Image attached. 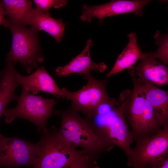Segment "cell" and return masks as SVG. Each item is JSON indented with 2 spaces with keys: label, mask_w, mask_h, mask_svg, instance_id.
Here are the masks:
<instances>
[{
  "label": "cell",
  "mask_w": 168,
  "mask_h": 168,
  "mask_svg": "<svg viewBox=\"0 0 168 168\" xmlns=\"http://www.w3.org/2000/svg\"><path fill=\"white\" fill-rule=\"evenodd\" d=\"M128 70L133 88L132 90L127 89L122 92L118 101L131 127L134 140L137 141L154 134L162 128L145 97L140 82L135 76L134 67Z\"/></svg>",
  "instance_id": "cell-1"
},
{
  "label": "cell",
  "mask_w": 168,
  "mask_h": 168,
  "mask_svg": "<svg viewBox=\"0 0 168 168\" xmlns=\"http://www.w3.org/2000/svg\"><path fill=\"white\" fill-rule=\"evenodd\" d=\"M71 107L67 110H54V114L61 118L58 135L73 148L81 147L88 154L98 159L113 147L102 141L96 133L92 119L82 117Z\"/></svg>",
  "instance_id": "cell-2"
},
{
  "label": "cell",
  "mask_w": 168,
  "mask_h": 168,
  "mask_svg": "<svg viewBox=\"0 0 168 168\" xmlns=\"http://www.w3.org/2000/svg\"><path fill=\"white\" fill-rule=\"evenodd\" d=\"M36 144L40 148L39 154L30 168H67L77 158L86 153L66 142L58 135L54 126L43 131Z\"/></svg>",
  "instance_id": "cell-3"
},
{
  "label": "cell",
  "mask_w": 168,
  "mask_h": 168,
  "mask_svg": "<svg viewBox=\"0 0 168 168\" xmlns=\"http://www.w3.org/2000/svg\"><path fill=\"white\" fill-rule=\"evenodd\" d=\"M85 79L87 83L78 91L71 92L65 87L61 89L64 98L71 100V107L77 112L82 111L86 118L92 119L101 105H106L111 107L119 105L116 99L110 97L107 92L106 86L108 78L98 80L89 73L85 75Z\"/></svg>",
  "instance_id": "cell-4"
},
{
  "label": "cell",
  "mask_w": 168,
  "mask_h": 168,
  "mask_svg": "<svg viewBox=\"0 0 168 168\" xmlns=\"http://www.w3.org/2000/svg\"><path fill=\"white\" fill-rule=\"evenodd\" d=\"M9 27L12 35L11 48L7 54V63L15 65L19 62L24 69L30 74L41 63L44 58L40 49L38 31L33 28L16 25L9 21Z\"/></svg>",
  "instance_id": "cell-5"
},
{
  "label": "cell",
  "mask_w": 168,
  "mask_h": 168,
  "mask_svg": "<svg viewBox=\"0 0 168 168\" xmlns=\"http://www.w3.org/2000/svg\"><path fill=\"white\" fill-rule=\"evenodd\" d=\"M17 102L15 107L4 111L5 123L10 124L16 118H21L34 124L39 132L47 130V121L54 114L53 107L57 101L22 90Z\"/></svg>",
  "instance_id": "cell-6"
},
{
  "label": "cell",
  "mask_w": 168,
  "mask_h": 168,
  "mask_svg": "<svg viewBox=\"0 0 168 168\" xmlns=\"http://www.w3.org/2000/svg\"><path fill=\"white\" fill-rule=\"evenodd\" d=\"M101 116L100 122H93L94 131L99 138L108 145L117 146L125 152L127 158L130 155L131 144L134 140L122 107H114Z\"/></svg>",
  "instance_id": "cell-7"
},
{
  "label": "cell",
  "mask_w": 168,
  "mask_h": 168,
  "mask_svg": "<svg viewBox=\"0 0 168 168\" xmlns=\"http://www.w3.org/2000/svg\"><path fill=\"white\" fill-rule=\"evenodd\" d=\"M39 152L37 144L16 136L6 137L0 133V168L22 166L30 168L37 161Z\"/></svg>",
  "instance_id": "cell-8"
},
{
  "label": "cell",
  "mask_w": 168,
  "mask_h": 168,
  "mask_svg": "<svg viewBox=\"0 0 168 168\" xmlns=\"http://www.w3.org/2000/svg\"><path fill=\"white\" fill-rule=\"evenodd\" d=\"M136 141L128 159L129 166L144 168L148 164L168 156V126L154 134Z\"/></svg>",
  "instance_id": "cell-9"
},
{
  "label": "cell",
  "mask_w": 168,
  "mask_h": 168,
  "mask_svg": "<svg viewBox=\"0 0 168 168\" xmlns=\"http://www.w3.org/2000/svg\"><path fill=\"white\" fill-rule=\"evenodd\" d=\"M152 0H113L99 5L90 6L84 4L80 16L82 21L91 22L93 18H97L100 24L104 19L114 15L133 13L142 16L144 7Z\"/></svg>",
  "instance_id": "cell-10"
},
{
  "label": "cell",
  "mask_w": 168,
  "mask_h": 168,
  "mask_svg": "<svg viewBox=\"0 0 168 168\" xmlns=\"http://www.w3.org/2000/svg\"><path fill=\"white\" fill-rule=\"evenodd\" d=\"M16 80L21 86L22 90L34 95L42 91L52 94L57 98H64L62 89L43 67H38L34 72L27 76L17 72Z\"/></svg>",
  "instance_id": "cell-11"
},
{
  "label": "cell",
  "mask_w": 168,
  "mask_h": 168,
  "mask_svg": "<svg viewBox=\"0 0 168 168\" xmlns=\"http://www.w3.org/2000/svg\"><path fill=\"white\" fill-rule=\"evenodd\" d=\"M140 61L134 68L141 82L158 86L168 84V67L153 58L151 52L144 53Z\"/></svg>",
  "instance_id": "cell-12"
},
{
  "label": "cell",
  "mask_w": 168,
  "mask_h": 168,
  "mask_svg": "<svg viewBox=\"0 0 168 168\" xmlns=\"http://www.w3.org/2000/svg\"><path fill=\"white\" fill-rule=\"evenodd\" d=\"M93 45L92 40H88L84 49L79 54L66 65L56 69L55 75L59 77L68 76L73 73L86 75L92 70L104 72L107 68L105 64L103 62L96 63L91 59L90 49Z\"/></svg>",
  "instance_id": "cell-13"
},
{
  "label": "cell",
  "mask_w": 168,
  "mask_h": 168,
  "mask_svg": "<svg viewBox=\"0 0 168 168\" xmlns=\"http://www.w3.org/2000/svg\"><path fill=\"white\" fill-rule=\"evenodd\" d=\"M139 81L160 126L163 128L168 126V91L154 85Z\"/></svg>",
  "instance_id": "cell-14"
},
{
  "label": "cell",
  "mask_w": 168,
  "mask_h": 168,
  "mask_svg": "<svg viewBox=\"0 0 168 168\" xmlns=\"http://www.w3.org/2000/svg\"><path fill=\"white\" fill-rule=\"evenodd\" d=\"M26 25H29L38 31L43 30L59 43L63 35L65 24L61 19L52 17L49 12L44 13L33 8L27 17Z\"/></svg>",
  "instance_id": "cell-15"
},
{
  "label": "cell",
  "mask_w": 168,
  "mask_h": 168,
  "mask_svg": "<svg viewBox=\"0 0 168 168\" xmlns=\"http://www.w3.org/2000/svg\"><path fill=\"white\" fill-rule=\"evenodd\" d=\"M128 36V42L119 55L111 70L107 73L106 76L108 78L131 68L144 55L138 44L136 33H131Z\"/></svg>",
  "instance_id": "cell-16"
},
{
  "label": "cell",
  "mask_w": 168,
  "mask_h": 168,
  "mask_svg": "<svg viewBox=\"0 0 168 168\" xmlns=\"http://www.w3.org/2000/svg\"><path fill=\"white\" fill-rule=\"evenodd\" d=\"M0 81V119L9 103L17 101L19 96L16 94V90L19 85L16 80L18 72L14 65L7 64Z\"/></svg>",
  "instance_id": "cell-17"
},
{
  "label": "cell",
  "mask_w": 168,
  "mask_h": 168,
  "mask_svg": "<svg viewBox=\"0 0 168 168\" xmlns=\"http://www.w3.org/2000/svg\"><path fill=\"white\" fill-rule=\"evenodd\" d=\"M2 2L11 23L18 26H26L27 17L33 8L32 1L4 0Z\"/></svg>",
  "instance_id": "cell-18"
},
{
  "label": "cell",
  "mask_w": 168,
  "mask_h": 168,
  "mask_svg": "<svg viewBox=\"0 0 168 168\" xmlns=\"http://www.w3.org/2000/svg\"><path fill=\"white\" fill-rule=\"evenodd\" d=\"M156 44L159 45L158 49L152 54L155 58H158L165 65L168 64V34H162L158 30L154 36Z\"/></svg>",
  "instance_id": "cell-19"
},
{
  "label": "cell",
  "mask_w": 168,
  "mask_h": 168,
  "mask_svg": "<svg viewBox=\"0 0 168 168\" xmlns=\"http://www.w3.org/2000/svg\"><path fill=\"white\" fill-rule=\"evenodd\" d=\"M97 160L85 153L75 160L67 168H99L97 165Z\"/></svg>",
  "instance_id": "cell-20"
},
{
  "label": "cell",
  "mask_w": 168,
  "mask_h": 168,
  "mask_svg": "<svg viewBox=\"0 0 168 168\" xmlns=\"http://www.w3.org/2000/svg\"><path fill=\"white\" fill-rule=\"evenodd\" d=\"M36 8L44 13H49L51 8H59L65 7L67 4L66 0H34Z\"/></svg>",
  "instance_id": "cell-21"
},
{
  "label": "cell",
  "mask_w": 168,
  "mask_h": 168,
  "mask_svg": "<svg viewBox=\"0 0 168 168\" xmlns=\"http://www.w3.org/2000/svg\"><path fill=\"white\" fill-rule=\"evenodd\" d=\"M144 168H168V156L150 163Z\"/></svg>",
  "instance_id": "cell-22"
},
{
  "label": "cell",
  "mask_w": 168,
  "mask_h": 168,
  "mask_svg": "<svg viewBox=\"0 0 168 168\" xmlns=\"http://www.w3.org/2000/svg\"><path fill=\"white\" fill-rule=\"evenodd\" d=\"M6 15V13L2 2L0 1V25H3L7 27L9 21V20L5 18V16Z\"/></svg>",
  "instance_id": "cell-23"
},
{
  "label": "cell",
  "mask_w": 168,
  "mask_h": 168,
  "mask_svg": "<svg viewBox=\"0 0 168 168\" xmlns=\"http://www.w3.org/2000/svg\"><path fill=\"white\" fill-rule=\"evenodd\" d=\"M3 74V71H0V81L1 79Z\"/></svg>",
  "instance_id": "cell-24"
},
{
  "label": "cell",
  "mask_w": 168,
  "mask_h": 168,
  "mask_svg": "<svg viewBox=\"0 0 168 168\" xmlns=\"http://www.w3.org/2000/svg\"><path fill=\"white\" fill-rule=\"evenodd\" d=\"M14 168H20V167H16Z\"/></svg>",
  "instance_id": "cell-25"
}]
</instances>
